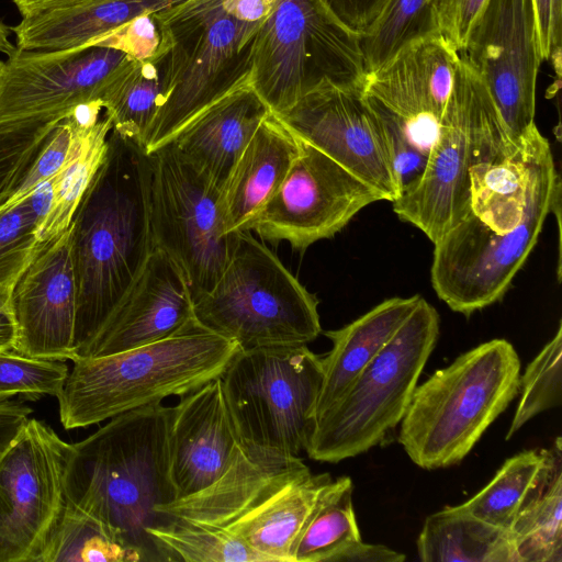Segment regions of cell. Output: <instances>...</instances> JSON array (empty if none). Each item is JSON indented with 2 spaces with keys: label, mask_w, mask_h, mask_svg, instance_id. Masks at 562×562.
Returning <instances> with one entry per match:
<instances>
[{
  "label": "cell",
  "mask_w": 562,
  "mask_h": 562,
  "mask_svg": "<svg viewBox=\"0 0 562 562\" xmlns=\"http://www.w3.org/2000/svg\"><path fill=\"white\" fill-rule=\"evenodd\" d=\"M467 215L434 244L432 288L465 316L499 301L561 196L548 139L536 124L516 151L472 173Z\"/></svg>",
  "instance_id": "obj_1"
},
{
  "label": "cell",
  "mask_w": 562,
  "mask_h": 562,
  "mask_svg": "<svg viewBox=\"0 0 562 562\" xmlns=\"http://www.w3.org/2000/svg\"><path fill=\"white\" fill-rule=\"evenodd\" d=\"M171 415L172 407L157 403L110 418L72 443L65 471L66 502L104 524L143 562H168L147 530L175 518L157 510L177 498Z\"/></svg>",
  "instance_id": "obj_2"
},
{
  "label": "cell",
  "mask_w": 562,
  "mask_h": 562,
  "mask_svg": "<svg viewBox=\"0 0 562 562\" xmlns=\"http://www.w3.org/2000/svg\"><path fill=\"white\" fill-rule=\"evenodd\" d=\"M149 161L143 146L112 128L103 165L72 220L77 284L74 360L126 294L153 251Z\"/></svg>",
  "instance_id": "obj_3"
},
{
  "label": "cell",
  "mask_w": 562,
  "mask_h": 562,
  "mask_svg": "<svg viewBox=\"0 0 562 562\" xmlns=\"http://www.w3.org/2000/svg\"><path fill=\"white\" fill-rule=\"evenodd\" d=\"M237 344L196 322L166 339L123 352L74 361L57 395L64 428H82L220 378Z\"/></svg>",
  "instance_id": "obj_4"
},
{
  "label": "cell",
  "mask_w": 562,
  "mask_h": 562,
  "mask_svg": "<svg viewBox=\"0 0 562 562\" xmlns=\"http://www.w3.org/2000/svg\"><path fill=\"white\" fill-rule=\"evenodd\" d=\"M520 374L518 353L503 338L460 355L417 384L398 442L425 470L461 462L517 396Z\"/></svg>",
  "instance_id": "obj_5"
},
{
  "label": "cell",
  "mask_w": 562,
  "mask_h": 562,
  "mask_svg": "<svg viewBox=\"0 0 562 562\" xmlns=\"http://www.w3.org/2000/svg\"><path fill=\"white\" fill-rule=\"evenodd\" d=\"M519 143L509 138L483 79L460 53L425 170L392 202L394 213L436 244L469 212L473 169L506 159Z\"/></svg>",
  "instance_id": "obj_6"
},
{
  "label": "cell",
  "mask_w": 562,
  "mask_h": 562,
  "mask_svg": "<svg viewBox=\"0 0 562 562\" xmlns=\"http://www.w3.org/2000/svg\"><path fill=\"white\" fill-rule=\"evenodd\" d=\"M171 35L169 88L147 130L146 154L172 140L204 110L250 82L261 24L234 19L222 0H184L161 10Z\"/></svg>",
  "instance_id": "obj_7"
},
{
  "label": "cell",
  "mask_w": 562,
  "mask_h": 562,
  "mask_svg": "<svg viewBox=\"0 0 562 562\" xmlns=\"http://www.w3.org/2000/svg\"><path fill=\"white\" fill-rule=\"evenodd\" d=\"M440 318L420 296L394 336L317 418L305 452L337 463L381 445L401 424L437 344Z\"/></svg>",
  "instance_id": "obj_8"
},
{
  "label": "cell",
  "mask_w": 562,
  "mask_h": 562,
  "mask_svg": "<svg viewBox=\"0 0 562 562\" xmlns=\"http://www.w3.org/2000/svg\"><path fill=\"white\" fill-rule=\"evenodd\" d=\"M194 321L239 349L307 345L322 333L318 301L249 231L214 286L193 302Z\"/></svg>",
  "instance_id": "obj_9"
},
{
  "label": "cell",
  "mask_w": 562,
  "mask_h": 562,
  "mask_svg": "<svg viewBox=\"0 0 562 562\" xmlns=\"http://www.w3.org/2000/svg\"><path fill=\"white\" fill-rule=\"evenodd\" d=\"M360 35L324 0H277L255 37L250 86L273 114L318 87H364Z\"/></svg>",
  "instance_id": "obj_10"
},
{
  "label": "cell",
  "mask_w": 562,
  "mask_h": 562,
  "mask_svg": "<svg viewBox=\"0 0 562 562\" xmlns=\"http://www.w3.org/2000/svg\"><path fill=\"white\" fill-rule=\"evenodd\" d=\"M240 441L299 457L316 423L322 357L307 345L239 349L221 375Z\"/></svg>",
  "instance_id": "obj_11"
},
{
  "label": "cell",
  "mask_w": 562,
  "mask_h": 562,
  "mask_svg": "<svg viewBox=\"0 0 562 562\" xmlns=\"http://www.w3.org/2000/svg\"><path fill=\"white\" fill-rule=\"evenodd\" d=\"M147 155L153 249L179 267L194 302L223 273L239 232H226L222 191L172 142Z\"/></svg>",
  "instance_id": "obj_12"
},
{
  "label": "cell",
  "mask_w": 562,
  "mask_h": 562,
  "mask_svg": "<svg viewBox=\"0 0 562 562\" xmlns=\"http://www.w3.org/2000/svg\"><path fill=\"white\" fill-rule=\"evenodd\" d=\"M72 443L31 418L0 458V562H38L66 504Z\"/></svg>",
  "instance_id": "obj_13"
},
{
  "label": "cell",
  "mask_w": 562,
  "mask_h": 562,
  "mask_svg": "<svg viewBox=\"0 0 562 562\" xmlns=\"http://www.w3.org/2000/svg\"><path fill=\"white\" fill-rule=\"evenodd\" d=\"M299 140L300 150L288 175L246 231L304 251L335 236L366 206L385 199L329 156Z\"/></svg>",
  "instance_id": "obj_14"
},
{
  "label": "cell",
  "mask_w": 562,
  "mask_h": 562,
  "mask_svg": "<svg viewBox=\"0 0 562 562\" xmlns=\"http://www.w3.org/2000/svg\"><path fill=\"white\" fill-rule=\"evenodd\" d=\"M130 58L106 46L21 50L0 59V126L64 119L100 97Z\"/></svg>",
  "instance_id": "obj_15"
},
{
  "label": "cell",
  "mask_w": 562,
  "mask_h": 562,
  "mask_svg": "<svg viewBox=\"0 0 562 562\" xmlns=\"http://www.w3.org/2000/svg\"><path fill=\"white\" fill-rule=\"evenodd\" d=\"M363 88L326 83L274 115L295 137L393 202L401 191L389 134Z\"/></svg>",
  "instance_id": "obj_16"
},
{
  "label": "cell",
  "mask_w": 562,
  "mask_h": 562,
  "mask_svg": "<svg viewBox=\"0 0 562 562\" xmlns=\"http://www.w3.org/2000/svg\"><path fill=\"white\" fill-rule=\"evenodd\" d=\"M483 79L509 138L518 144L535 123L543 61L531 0H486L461 52Z\"/></svg>",
  "instance_id": "obj_17"
},
{
  "label": "cell",
  "mask_w": 562,
  "mask_h": 562,
  "mask_svg": "<svg viewBox=\"0 0 562 562\" xmlns=\"http://www.w3.org/2000/svg\"><path fill=\"white\" fill-rule=\"evenodd\" d=\"M459 60L460 53L439 33L420 37L367 74L363 94L373 109L398 119L413 140L428 153Z\"/></svg>",
  "instance_id": "obj_18"
},
{
  "label": "cell",
  "mask_w": 562,
  "mask_h": 562,
  "mask_svg": "<svg viewBox=\"0 0 562 562\" xmlns=\"http://www.w3.org/2000/svg\"><path fill=\"white\" fill-rule=\"evenodd\" d=\"M10 307L15 324L14 351L30 358L74 360L77 284L72 222L42 245L18 280Z\"/></svg>",
  "instance_id": "obj_19"
},
{
  "label": "cell",
  "mask_w": 562,
  "mask_h": 562,
  "mask_svg": "<svg viewBox=\"0 0 562 562\" xmlns=\"http://www.w3.org/2000/svg\"><path fill=\"white\" fill-rule=\"evenodd\" d=\"M193 299L175 261L153 249L142 271L78 359L99 358L173 336L192 323Z\"/></svg>",
  "instance_id": "obj_20"
},
{
  "label": "cell",
  "mask_w": 562,
  "mask_h": 562,
  "mask_svg": "<svg viewBox=\"0 0 562 562\" xmlns=\"http://www.w3.org/2000/svg\"><path fill=\"white\" fill-rule=\"evenodd\" d=\"M240 445L216 378L181 396L172 407L170 469L177 498L195 495L228 469Z\"/></svg>",
  "instance_id": "obj_21"
},
{
  "label": "cell",
  "mask_w": 562,
  "mask_h": 562,
  "mask_svg": "<svg viewBox=\"0 0 562 562\" xmlns=\"http://www.w3.org/2000/svg\"><path fill=\"white\" fill-rule=\"evenodd\" d=\"M270 113L248 82L204 110L170 142L222 191L241 153Z\"/></svg>",
  "instance_id": "obj_22"
},
{
  "label": "cell",
  "mask_w": 562,
  "mask_h": 562,
  "mask_svg": "<svg viewBox=\"0 0 562 562\" xmlns=\"http://www.w3.org/2000/svg\"><path fill=\"white\" fill-rule=\"evenodd\" d=\"M308 470L299 457L248 447L240 441L225 473L190 497L157 507L162 514L222 528L283 480Z\"/></svg>",
  "instance_id": "obj_23"
},
{
  "label": "cell",
  "mask_w": 562,
  "mask_h": 562,
  "mask_svg": "<svg viewBox=\"0 0 562 562\" xmlns=\"http://www.w3.org/2000/svg\"><path fill=\"white\" fill-rule=\"evenodd\" d=\"M331 481L329 473L313 474L310 470L292 475L222 528L267 562H293L296 541Z\"/></svg>",
  "instance_id": "obj_24"
},
{
  "label": "cell",
  "mask_w": 562,
  "mask_h": 562,
  "mask_svg": "<svg viewBox=\"0 0 562 562\" xmlns=\"http://www.w3.org/2000/svg\"><path fill=\"white\" fill-rule=\"evenodd\" d=\"M299 150V138L270 113L247 144L222 189L227 233L246 231L288 175Z\"/></svg>",
  "instance_id": "obj_25"
},
{
  "label": "cell",
  "mask_w": 562,
  "mask_h": 562,
  "mask_svg": "<svg viewBox=\"0 0 562 562\" xmlns=\"http://www.w3.org/2000/svg\"><path fill=\"white\" fill-rule=\"evenodd\" d=\"M419 299L420 295H413L384 300L346 326L324 331L333 347L322 357L323 383L316 418L345 393L389 342Z\"/></svg>",
  "instance_id": "obj_26"
},
{
  "label": "cell",
  "mask_w": 562,
  "mask_h": 562,
  "mask_svg": "<svg viewBox=\"0 0 562 562\" xmlns=\"http://www.w3.org/2000/svg\"><path fill=\"white\" fill-rule=\"evenodd\" d=\"M184 0H92L22 18L12 27L21 50H61L80 47L131 19Z\"/></svg>",
  "instance_id": "obj_27"
},
{
  "label": "cell",
  "mask_w": 562,
  "mask_h": 562,
  "mask_svg": "<svg viewBox=\"0 0 562 562\" xmlns=\"http://www.w3.org/2000/svg\"><path fill=\"white\" fill-rule=\"evenodd\" d=\"M76 132L68 157L54 178L49 211L37 232L40 243L64 233L110 148L112 121L100 100L75 109Z\"/></svg>",
  "instance_id": "obj_28"
},
{
  "label": "cell",
  "mask_w": 562,
  "mask_h": 562,
  "mask_svg": "<svg viewBox=\"0 0 562 562\" xmlns=\"http://www.w3.org/2000/svg\"><path fill=\"white\" fill-rule=\"evenodd\" d=\"M423 562H520L508 531L461 505L429 515L416 542Z\"/></svg>",
  "instance_id": "obj_29"
},
{
  "label": "cell",
  "mask_w": 562,
  "mask_h": 562,
  "mask_svg": "<svg viewBox=\"0 0 562 562\" xmlns=\"http://www.w3.org/2000/svg\"><path fill=\"white\" fill-rule=\"evenodd\" d=\"M169 52L144 61L131 59L111 78L100 97L113 131L142 146L168 93Z\"/></svg>",
  "instance_id": "obj_30"
},
{
  "label": "cell",
  "mask_w": 562,
  "mask_h": 562,
  "mask_svg": "<svg viewBox=\"0 0 562 562\" xmlns=\"http://www.w3.org/2000/svg\"><path fill=\"white\" fill-rule=\"evenodd\" d=\"M561 450L558 437L539 482L509 529L520 562H562Z\"/></svg>",
  "instance_id": "obj_31"
},
{
  "label": "cell",
  "mask_w": 562,
  "mask_h": 562,
  "mask_svg": "<svg viewBox=\"0 0 562 562\" xmlns=\"http://www.w3.org/2000/svg\"><path fill=\"white\" fill-rule=\"evenodd\" d=\"M349 476L333 480L321 495L293 551V562H333L348 544L361 540Z\"/></svg>",
  "instance_id": "obj_32"
},
{
  "label": "cell",
  "mask_w": 562,
  "mask_h": 562,
  "mask_svg": "<svg viewBox=\"0 0 562 562\" xmlns=\"http://www.w3.org/2000/svg\"><path fill=\"white\" fill-rule=\"evenodd\" d=\"M548 461L549 449L525 450L508 458L488 484L460 504L461 507L479 519L509 532Z\"/></svg>",
  "instance_id": "obj_33"
},
{
  "label": "cell",
  "mask_w": 562,
  "mask_h": 562,
  "mask_svg": "<svg viewBox=\"0 0 562 562\" xmlns=\"http://www.w3.org/2000/svg\"><path fill=\"white\" fill-rule=\"evenodd\" d=\"M143 562L97 518L66 502L38 562Z\"/></svg>",
  "instance_id": "obj_34"
},
{
  "label": "cell",
  "mask_w": 562,
  "mask_h": 562,
  "mask_svg": "<svg viewBox=\"0 0 562 562\" xmlns=\"http://www.w3.org/2000/svg\"><path fill=\"white\" fill-rule=\"evenodd\" d=\"M147 533L167 555L168 562H267L241 539L217 527L173 518Z\"/></svg>",
  "instance_id": "obj_35"
},
{
  "label": "cell",
  "mask_w": 562,
  "mask_h": 562,
  "mask_svg": "<svg viewBox=\"0 0 562 562\" xmlns=\"http://www.w3.org/2000/svg\"><path fill=\"white\" fill-rule=\"evenodd\" d=\"M438 33L431 0H387L382 11L360 36L367 74L375 70L402 47Z\"/></svg>",
  "instance_id": "obj_36"
},
{
  "label": "cell",
  "mask_w": 562,
  "mask_h": 562,
  "mask_svg": "<svg viewBox=\"0 0 562 562\" xmlns=\"http://www.w3.org/2000/svg\"><path fill=\"white\" fill-rule=\"evenodd\" d=\"M520 398L506 434L509 440L526 423L562 402V326L520 374Z\"/></svg>",
  "instance_id": "obj_37"
},
{
  "label": "cell",
  "mask_w": 562,
  "mask_h": 562,
  "mask_svg": "<svg viewBox=\"0 0 562 562\" xmlns=\"http://www.w3.org/2000/svg\"><path fill=\"white\" fill-rule=\"evenodd\" d=\"M41 218L23 199L0 209V297L10 303L12 291L44 243L37 231Z\"/></svg>",
  "instance_id": "obj_38"
},
{
  "label": "cell",
  "mask_w": 562,
  "mask_h": 562,
  "mask_svg": "<svg viewBox=\"0 0 562 562\" xmlns=\"http://www.w3.org/2000/svg\"><path fill=\"white\" fill-rule=\"evenodd\" d=\"M68 372L63 360L30 358L14 350L0 351V398L57 397Z\"/></svg>",
  "instance_id": "obj_39"
},
{
  "label": "cell",
  "mask_w": 562,
  "mask_h": 562,
  "mask_svg": "<svg viewBox=\"0 0 562 562\" xmlns=\"http://www.w3.org/2000/svg\"><path fill=\"white\" fill-rule=\"evenodd\" d=\"M60 120L0 126V204L19 184Z\"/></svg>",
  "instance_id": "obj_40"
},
{
  "label": "cell",
  "mask_w": 562,
  "mask_h": 562,
  "mask_svg": "<svg viewBox=\"0 0 562 562\" xmlns=\"http://www.w3.org/2000/svg\"><path fill=\"white\" fill-rule=\"evenodd\" d=\"M87 45L112 47L144 61L168 52L172 41L159 10L139 14Z\"/></svg>",
  "instance_id": "obj_41"
},
{
  "label": "cell",
  "mask_w": 562,
  "mask_h": 562,
  "mask_svg": "<svg viewBox=\"0 0 562 562\" xmlns=\"http://www.w3.org/2000/svg\"><path fill=\"white\" fill-rule=\"evenodd\" d=\"M75 132L76 115L74 110L57 123L19 184L0 204V209L16 204L37 187L57 176L68 157Z\"/></svg>",
  "instance_id": "obj_42"
},
{
  "label": "cell",
  "mask_w": 562,
  "mask_h": 562,
  "mask_svg": "<svg viewBox=\"0 0 562 562\" xmlns=\"http://www.w3.org/2000/svg\"><path fill=\"white\" fill-rule=\"evenodd\" d=\"M375 112L383 121L389 134L394 169L402 192L422 176L428 153L413 140L406 126L398 119L379 110Z\"/></svg>",
  "instance_id": "obj_43"
},
{
  "label": "cell",
  "mask_w": 562,
  "mask_h": 562,
  "mask_svg": "<svg viewBox=\"0 0 562 562\" xmlns=\"http://www.w3.org/2000/svg\"><path fill=\"white\" fill-rule=\"evenodd\" d=\"M486 0H431L437 31L459 53Z\"/></svg>",
  "instance_id": "obj_44"
},
{
  "label": "cell",
  "mask_w": 562,
  "mask_h": 562,
  "mask_svg": "<svg viewBox=\"0 0 562 562\" xmlns=\"http://www.w3.org/2000/svg\"><path fill=\"white\" fill-rule=\"evenodd\" d=\"M542 60L560 59L562 0H531Z\"/></svg>",
  "instance_id": "obj_45"
},
{
  "label": "cell",
  "mask_w": 562,
  "mask_h": 562,
  "mask_svg": "<svg viewBox=\"0 0 562 562\" xmlns=\"http://www.w3.org/2000/svg\"><path fill=\"white\" fill-rule=\"evenodd\" d=\"M387 0H324L329 10L360 36L375 21Z\"/></svg>",
  "instance_id": "obj_46"
},
{
  "label": "cell",
  "mask_w": 562,
  "mask_h": 562,
  "mask_svg": "<svg viewBox=\"0 0 562 562\" xmlns=\"http://www.w3.org/2000/svg\"><path fill=\"white\" fill-rule=\"evenodd\" d=\"M32 408L18 400L0 398V458L29 422Z\"/></svg>",
  "instance_id": "obj_47"
},
{
  "label": "cell",
  "mask_w": 562,
  "mask_h": 562,
  "mask_svg": "<svg viewBox=\"0 0 562 562\" xmlns=\"http://www.w3.org/2000/svg\"><path fill=\"white\" fill-rule=\"evenodd\" d=\"M405 554L383 544L366 543L357 540L342 549L333 562H402Z\"/></svg>",
  "instance_id": "obj_48"
},
{
  "label": "cell",
  "mask_w": 562,
  "mask_h": 562,
  "mask_svg": "<svg viewBox=\"0 0 562 562\" xmlns=\"http://www.w3.org/2000/svg\"><path fill=\"white\" fill-rule=\"evenodd\" d=\"M277 0H222L223 9L234 19L247 22H262L271 12Z\"/></svg>",
  "instance_id": "obj_49"
},
{
  "label": "cell",
  "mask_w": 562,
  "mask_h": 562,
  "mask_svg": "<svg viewBox=\"0 0 562 562\" xmlns=\"http://www.w3.org/2000/svg\"><path fill=\"white\" fill-rule=\"evenodd\" d=\"M89 1L92 0H13L22 18Z\"/></svg>",
  "instance_id": "obj_50"
},
{
  "label": "cell",
  "mask_w": 562,
  "mask_h": 562,
  "mask_svg": "<svg viewBox=\"0 0 562 562\" xmlns=\"http://www.w3.org/2000/svg\"><path fill=\"white\" fill-rule=\"evenodd\" d=\"M15 324L10 303L0 297V351L13 350Z\"/></svg>",
  "instance_id": "obj_51"
},
{
  "label": "cell",
  "mask_w": 562,
  "mask_h": 562,
  "mask_svg": "<svg viewBox=\"0 0 562 562\" xmlns=\"http://www.w3.org/2000/svg\"><path fill=\"white\" fill-rule=\"evenodd\" d=\"M16 49L9 40L8 27L0 21V52L11 55Z\"/></svg>",
  "instance_id": "obj_52"
}]
</instances>
